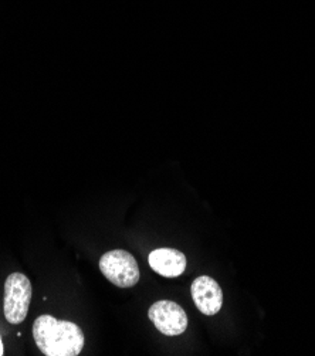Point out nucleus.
Returning a JSON list of instances; mask_svg holds the SVG:
<instances>
[{"mask_svg": "<svg viewBox=\"0 0 315 356\" xmlns=\"http://www.w3.org/2000/svg\"><path fill=\"white\" fill-rule=\"evenodd\" d=\"M33 338L46 356H77L84 348L83 330L51 315H40L33 324Z\"/></svg>", "mask_w": 315, "mask_h": 356, "instance_id": "1", "label": "nucleus"}, {"mask_svg": "<svg viewBox=\"0 0 315 356\" xmlns=\"http://www.w3.org/2000/svg\"><path fill=\"white\" fill-rule=\"evenodd\" d=\"M31 294V282L24 274L13 273L6 278L3 311L10 324L19 325L24 321L29 314Z\"/></svg>", "mask_w": 315, "mask_h": 356, "instance_id": "2", "label": "nucleus"}, {"mask_svg": "<svg viewBox=\"0 0 315 356\" xmlns=\"http://www.w3.org/2000/svg\"><path fill=\"white\" fill-rule=\"evenodd\" d=\"M99 270L105 278L120 289H131L139 281L138 263L125 250L105 253L99 260Z\"/></svg>", "mask_w": 315, "mask_h": 356, "instance_id": "3", "label": "nucleus"}, {"mask_svg": "<svg viewBox=\"0 0 315 356\" xmlns=\"http://www.w3.org/2000/svg\"><path fill=\"white\" fill-rule=\"evenodd\" d=\"M148 315L155 328L166 337H178L188 328V315L185 309L173 301L162 300L154 302Z\"/></svg>", "mask_w": 315, "mask_h": 356, "instance_id": "4", "label": "nucleus"}, {"mask_svg": "<svg viewBox=\"0 0 315 356\" xmlns=\"http://www.w3.org/2000/svg\"><path fill=\"white\" fill-rule=\"evenodd\" d=\"M191 294L203 315H216L223 305V291L219 284L209 275H200L192 282Z\"/></svg>", "mask_w": 315, "mask_h": 356, "instance_id": "5", "label": "nucleus"}, {"mask_svg": "<svg viewBox=\"0 0 315 356\" xmlns=\"http://www.w3.org/2000/svg\"><path fill=\"white\" fill-rule=\"evenodd\" d=\"M151 268L162 277H179L186 270V257L175 248H156L148 257Z\"/></svg>", "mask_w": 315, "mask_h": 356, "instance_id": "6", "label": "nucleus"}, {"mask_svg": "<svg viewBox=\"0 0 315 356\" xmlns=\"http://www.w3.org/2000/svg\"><path fill=\"white\" fill-rule=\"evenodd\" d=\"M0 355H3V345H2V339H0Z\"/></svg>", "mask_w": 315, "mask_h": 356, "instance_id": "7", "label": "nucleus"}]
</instances>
